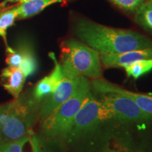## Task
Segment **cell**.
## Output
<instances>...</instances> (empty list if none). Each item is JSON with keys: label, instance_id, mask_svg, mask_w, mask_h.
Returning a JSON list of instances; mask_svg holds the SVG:
<instances>
[{"label": "cell", "instance_id": "cell-22", "mask_svg": "<svg viewBox=\"0 0 152 152\" xmlns=\"http://www.w3.org/2000/svg\"><path fill=\"white\" fill-rule=\"evenodd\" d=\"M7 1H3V2L0 3V11H1V10H3V9L5 8L6 6H7Z\"/></svg>", "mask_w": 152, "mask_h": 152}, {"label": "cell", "instance_id": "cell-8", "mask_svg": "<svg viewBox=\"0 0 152 152\" xmlns=\"http://www.w3.org/2000/svg\"><path fill=\"white\" fill-rule=\"evenodd\" d=\"M93 87L102 94L113 93L130 98L139 107L146 113L152 115V96L149 95L137 94L121 88L117 85L109 83L105 80L95 79L92 82Z\"/></svg>", "mask_w": 152, "mask_h": 152}, {"label": "cell", "instance_id": "cell-13", "mask_svg": "<svg viewBox=\"0 0 152 152\" xmlns=\"http://www.w3.org/2000/svg\"><path fill=\"white\" fill-rule=\"evenodd\" d=\"M16 49L21 55L19 68L26 77L33 75L37 69V62L32 47L28 43L22 42Z\"/></svg>", "mask_w": 152, "mask_h": 152}, {"label": "cell", "instance_id": "cell-6", "mask_svg": "<svg viewBox=\"0 0 152 152\" xmlns=\"http://www.w3.org/2000/svg\"><path fill=\"white\" fill-rule=\"evenodd\" d=\"M101 102L113 111L115 118L125 121L137 122L152 118V115L142 110L127 96L113 93L102 94Z\"/></svg>", "mask_w": 152, "mask_h": 152}, {"label": "cell", "instance_id": "cell-1", "mask_svg": "<svg viewBox=\"0 0 152 152\" xmlns=\"http://www.w3.org/2000/svg\"><path fill=\"white\" fill-rule=\"evenodd\" d=\"M73 31L80 42L99 54L152 48V40L137 32L108 27L85 18L76 20Z\"/></svg>", "mask_w": 152, "mask_h": 152}, {"label": "cell", "instance_id": "cell-7", "mask_svg": "<svg viewBox=\"0 0 152 152\" xmlns=\"http://www.w3.org/2000/svg\"><path fill=\"white\" fill-rule=\"evenodd\" d=\"M64 77L43 104L42 118H45L69 99L78 86L81 76L78 74L64 73Z\"/></svg>", "mask_w": 152, "mask_h": 152}, {"label": "cell", "instance_id": "cell-10", "mask_svg": "<svg viewBox=\"0 0 152 152\" xmlns=\"http://www.w3.org/2000/svg\"><path fill=\"white\" fill-rule=\"evenodd\" d=\"M49 56L54 61V68L52 73L39 80L36 85L33 92L34 97L35 99L40 100L52 94L64 77L61 66L56 61L54 54L50 53Z\"/></svg>", "mask_w": 152, "mask_h": 152}, {"label": "cell", "instance_id": "cell-5", "mask_svg": "<svg viewBox=\"0 0 152 152\" xmlns=\"http://www.w3.org/2000/svg\"><path fill=\"white\" fill-rule=\"evenodd\" d=\"M113 118H115L113 111L90 93L76 113L68 137L72 140L80 137L101 123Z\"/></svg>", "mask_w": 152, "mask_h": 152}, {"label": "cell", "instance_id": "cell-19", "mask_svg": "<svg viewBox=\"0 0 152 152\" xmlns=\"http://www.w3.org/2000/svg\"><path fill=\"white\" fill-rule=\"evenodd\" d=\"M6 52H7L6 63L8 66L19 68L21 62V55L18 49H14L9 46H7Z\"/></svg>", "mask_w": 152, "mask_h": 152}, {"label": "cell", "instance_id": "cell-16", "mask_svg": "<svg viewBox=\"0 0 152 152\" xmlns=\"http://www.w3.org/2000/svg\"><path fill=\"white\" fill-rule=\"evenodd\" d=\"M128 77L138 79L141 76L145 75L152 70V58L151 59L139 60L130 65L124 67Z\"/></svg>", "mask_w": 152, "mask_h": 152}, {"label": "cell", "instance_id": "cell-14", "mask_svg": "<svg viewBox=\"0 0 152 152\" xmlns=\"http://www.w3.org/2000/svg\"><path fill=\"white\" fill-rule=\"evenodd\" d=\"M134 21L146 31L152 33V6L147 0L136 11Z\"/></svg>", "mask_w": 152, "mask_h": 152}, {"label": "cell", "instance_id": "cell-21", "mask_svg": "<svg viewBox=\"0 0 152 152\" xmlns=\"http://www.w3.org/2000/svg\"><path fill=\"white\" fill-rule=\"evenodd\" d=\"M102 152H124L121 150H116V149H106L104 150Z\"/></svg>", "mask_w": 152, "mask_h": 152}, {"label": "cell", "instance_id": "cell-18", "mask_svg": "<svg viewBox=\"0 0 152 152\" xmlns=\"http://www.w3.org/2000/svg\"><path fill=\"white\" fill-rule=\"evenodd\" d=\"M30 137V135L18 141L0 145V152H23L24 145L29 141Z\"/></svg>", "mask_w": 152, "mask_h": 152}, {"label": "cell", "instance_id": "cell-17", "mask_svg": "<svg viewBox=\"0 0 152 152\" xmlns=\"http://www.w3.org/2000/svg\"><path fill=\"white\" fill-rule=\"evenodd\" d=\"M113 4L125 11L135 13L140 6L146 0H109Z\"/></svg>", "mask_w": 152, "mask_h": 152}, {"label": "cell", "instance_id": "cell-4", "mask_svg": "<svg viewBox=\"0 0 152 152\" xmlns=\"http://www.w3.org/2000/svg\"><path fill=\"white\" fill-rule=\"evenodd\" d=\"M61 52L62 66L90 78L98 79L102 76L99 54L85 44L69 39L63 45Z\"/></svg>", "mask_w": 152, "mask_h": 152}, {"label": "cell", "instance_id": "cell-2", "mask_svg": "<svg viewBox=\"0 0 152 152\" xmlns=\"http://www.w3.org/2000/svg\"><path fill=\"white\" fill-rule=\"evenodd\" d=\"M90 93V83L82 75L73 94L56 111L43 118L42 128L44 133L49 137H68L76 113Z\"/></svg>", "mask_w": 152, "mask_h": 152}, {"label": "cell", "instance_id": "cell-9", "mask_svg": "<svg viewBox=\"0 0 152 152\" xmlns=\"http://www.w3.org/2000/svg\"><path fill=\"white\" fill-rule=\"evenodd\" d=\"M101 62L105 68L123 67L139 60L152 58V48L121 53L99 54Z\"/></svg>", "mask_w": 152, "mask_h": 152}, {"label": "cell", "instance_id": "cell-3", "mask_svg": "<svg viewBox=\"0 0 152 152\" xmlns=\"http://www.w3.org/2000/svg\"><path fill=\"white\" fill-rule=\"evenodd\" d=\"M30 108L20 96L0 105V145L30 136Z\"/></svg>", "mask_w": 152, "mask_h": 152}, {"label": "cell", "instance_id": "cell-12", "mask_svg": "<svg viewBox=\"0 0 152 152\" xmlns=\"http://www.w3.org/2000/svg\"><path fill=\"white\" fill-rule=\"evenodd\" d=\"M70 0H21L17 6L18 18L25 19L39 14L49 6Z\"/></svg>", "mask_w": 152, "mask_h": 152}, {"label": "cell", "instance_id": "cell-24", "mask_svg": "<svg viewBox=\"0 0 152 152\" xmlns=\"http://www.w3.org/2000/svg\"><path fill=\"white\" fill-rule=\"evenodd\" d=\"M147 1L152 6V0H147Z\"/></svg>", "mask_w": 152, "mask_h": 152}, {"label": "cell", "instance_id": "cell-23", "mask_svg": "<svg viewBox=\"0 0 152 152\" xmlns=\"http://www.w3.org/2000/svg\"><path fill=\"white\" fill-rule=\"evenodd\" d=\"M7 2H20L21 0H5Z\"/></svg>", "mask_w": 152, "mask_h": 152}, {"label": "cell", "instance_id": "cell-20", "mask_svg": "<svg viewBox=\"0 0 152 152\" xmlns=\"http://www.w3.org/2000/svg\"><path fill=\"white\" fill-rule=\"evenodd\" d=\"M30 137H30L29 141H30L32 147H33V152H42L40 149V147H39V143H38L37 138H36L35 136L30 135Z\"/></svg>", "mask_w": 152, "mask_h": 152}, {"label": "cell", "instance_id": "cell-11", "mask_svg": "<svg viewBox=\"0 0 152 152\" xmlns=\"http://www.w3.org/2000/svg\"><path fill=\"white\" fill-rule=\"evenodd\" d=\"M26 77L18 67L4 68L0 75V83L4 88L15 99L20 96Z\"/></svg>", "mask_w": 152, "mask_h": 152}, {"label": "cell", "instance_id": "cell-15", "mask_svg": "<svg viewBox=\"0 0 152 152\" xmlns=\"http://www.w3.org/2000/svg\"><path fill=\"white\" fill-rule=\"evenodd\" d=\"M16 18H18L17 6L0 11V37H2L6 47L9 46L7 43V31L9 28L14 25Z\"/></svg>", "mask_w": 152, "mask_h": 152}]
</instances>
